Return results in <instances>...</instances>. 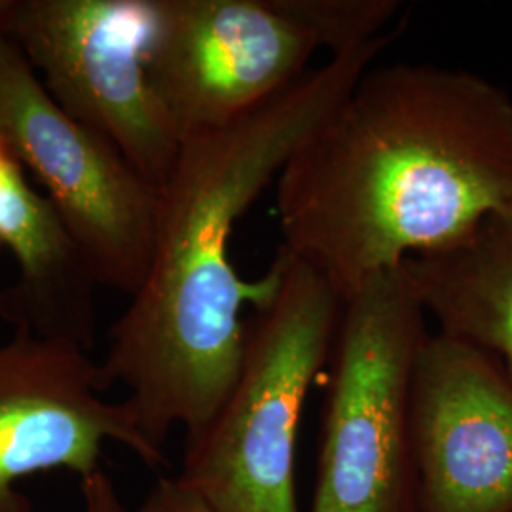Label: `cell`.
Masks as SVG:
<instances>
[{
    "label": "cell",
    "mask_w": 512,
    "mask_h": 512,
    "mask_svg": "<svg viewBox=\"0 0 512 512\" xmlns=\"http://www.w3.org/2000/svg\"><path fill=\"white\" fill-rule=\"evenodd\" d=\"M418 512H512V378L494 357L431 332L412 389Z\"/></svg>",
    "instance_id": "9c48e42d"
},
{
    "label": "cell",
    "mask_w": 512,
    "mask_h": 512,
    "mask_svg": "<svg viewBox=\"0 0 512 512\" xmlns=\"http://www.w3.org/2000/svg\"><path fill=\"white\" fill-rule=\"evenodd\" d=\"M16 10V0H0V35H10V23Z\"/></svg>",
    "instance_id": "9a60e30c"
},
{
    "label": "cell",
    "mask_w": 512,
    "mask_h": 512,
    "mask_svg": "<svg viewBox=\"0 0 512 512\" xmlns=\"http://www.w3.org/2000/svg\"><path fill=\"white\" fill-rule=\"evenodd\" d=\"M0 152L44 184L97 283L135 293L152 256L160 188L55 103L10 35H0Z\"/></svg>",
    "instance_id": "5b68a950"
},
{
    "label": "cell",
    "mask_w": 512,
    "mask_h": 512,
    "mask_svg": "<svg viewBox=\"0 0 512 512\" xmlns=\"http://www.w3.org/2000/svg\"><path fill=\"white\" fill-rule=\"evenodd\" d=\"M406 270L439 332L490 353L512 378V211Z\"/></svg>",
    "instance_id": "8fae6325"
},
{
    "label": "cell",
    "mask_w": 512,
    "mask_h": 512,
    "mask_svg": "<svg viewBox=\"0 0 512 512\" xmlns=\"http://www.w3.org/2000/svg\"><path fill=\"white\" fill-rule=\"evenodd\" d=\"M319 48L342 54L382 37L399 14L395 0H293Z\"/></svg>",
    "instance_id": "7c38bea8"
},
{
    "label": "cell",
    "mask_w": 512,
    "mask_h": 512,
    "mask_svg": "<svg viewBox=\"0 0 512 512\" xmlns=\"http://www.w3.org/2000/svg\"><path fill=\"white\" fill-rule=\"evenodd\" d=\"M133 512H219L179 476L158 480Z\"/></svg>",
    "instance_id": "4fadbf2b"
},
{
    "label": "cell",
    "mask_w": 512,
    "mask_h": 512,
    "mask_svg": "<svg viewBox=\"0 0 512 512\" xmlns=\"http://www.w3.org/2000/svg\"><path fill=\"white\" fill-rule=\"evenodd\" d=\"M152 21V0H16L10 37L55 103L160 188L183 137L150 82Z\"/></svg>",
    "instance_id": "8992f818"
},
{
    "label": "cell",
    "mask_w": 512,
    "mask_h": 512,
    "mask_svg": "<svg viewBox=\"0 0 512 512\" xmlns=\"http://www.w3.org/2000/svg\"><path fill=\"white\" fill-rule=\"evenodd\" d=\"M82 512H133L118 494L105 469L80 480Z\"/></svg>",
    "instance_id": "5bb4252c"
},
{
    "label": "cell",
    "mask_w": 512,
    "mask_h": 512,
    "mask_svg": "<svg viewBox=\"0 0 512 512\" xmlns=\"http://www.w3.org/2000/svg\"><path fill=\"white\" fill-rule=\"evenodd\" d=\"M429 334L406 264L344 302L308 512H418L412 389Z\"/></svg>",
    "instance_id": "277c9868"
},
{
    "label": "cell",
    "mask_w": 512,
    "mask_h": 512,
    "mask_svg": "<svg viewBox=\"0 0 512 512\" xmlns=\"http://www.w3.org/2000/svg\"><path fill=\"white\" fill-rule=\"evenodd\" d=\"M0 243L19 266V283L0 293V317L40 338L90 351L99 285L82 249L48 198L33 192L18 164L0 152Z\"/></svg>",
    "instance_id": "30bf717a"
},
{
    "label": "cell",
    "mask_w": 512,
    "mask_h": 512,
    "mask_svg": "<svg viewBox=\"0 0 512 512\" xmlns=\"http://www.w3.org/2000/svg\"><path fill=\"white\" fill-rule=\"evenodd\" d=\"M275 262L279 281L247 321L238 380L213 420L186 439L177 475L219 512H302L298 431L332 355L344 302L283 249Z\"/></svg>",
    "instance_id": "3957f363"
},
{
    "label": "cell",
    "mask_w": 512,
    "mask_h": 512,
    "mask_svg": "<svg viewBox=\"0 0 512 512\" xmlns=\"http://www.w3.org/2000/svg\"><path fill=\"white\" fill-rule=\"evenodd\" d=\"M148 74L181 137L266 105L319 42L293 0H152Z\"/></svg>",
    "instance_id": "52a82bcc"
},
{
    "label": "cell",
    "mask_w": 512,
    "mask_h": 512,
    "mask_svg": "<svg viewBox=\"0 0 512 512\" xmlns=\"http://www.w3.org/2000/svg\"><path fill=\"white\" fill-rule=\"evenodd\" d=\"M105 391L86 349L27 330L0 344V512H35L19 490L29 476L69 471L82 480L101 471L107 444L126 446L148 467L167 461Z\"/></svg>",
    "instance_id": "ba28073f"
},
{
    "label": "cell",
    "mask_w": 512,
    "mask_h": 512,
    "mask_svg": "<svg viewBox=\"0 0 512 512\" xmlns=\"http://www.w3.org/2000/svg\"><path fill=\"white\" fill-rule=\"evenodd\" d=\"M399 29L310 69L232 124L183 137L160 203L147 274L110 329L99 363L105 389L120 384L139 433L165 458L213 420L238 380L247 321L275 293L279 266L255 281L230 260L234 226L277 181L294 150L348 95Z\"/></svg>",
    "instance_id": "7a4b0ae2"
},
{
    "label": "cell",
    "mask_w": 512,
    "mask_h": 512,
    "mask_svg": "<svg viewBox=\"0 0 512 512\" xmlns=\"http://www.w3.org/2000/svg\"><path fill=\"white\" fill-rule=\"evenodd\" d=\"M275 190L281 249L346 302L512 211V95L463 69L372 65Z\"/></svg>",
    "instance_id": "6da1fadb"
}]
</instances>
